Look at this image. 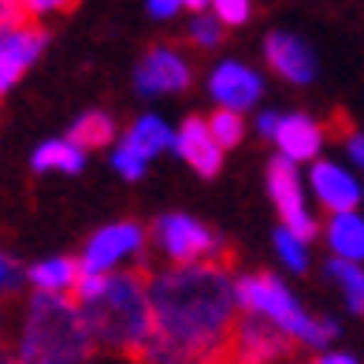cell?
Masks as SVG:
<instances>
[{
    "label": "cell",
    "mask_w": 364,
    "mask_h": 364,
    "mask_svg": "<svg viewBox=\"0 0 364 364\" xmlns=\"http://www.w3.org/2000/svg\"><path fill=\"white\" fill-rule=\"evenodd\" d=\"M71 138L86 149H105V145H115V119L108 112H82L75 127H71Z\"/></svg>",
    "instance_id": "ffe728a7"
},
{
    "label": "cell",
    "mask_w": 364,
    "mask_h": 364,
    "mask_svg": "<svg viewBox=\"0 0 364 364\" xmlns=\"http://www.w3.org/2000/svg\"><path fill=\"white\" fill-rule=\"evenodd\" d=\"M153 245L171 268H190V264H220L223 242L208 223H201L190 212H164L153 223Z\"/></svg>",
    "instance_id": "5b68a950"
},
{
    "label": "cell",
    "mask_w": 364,
    "mask_h": 364,
    "mask_svg": "<svg viewBox=\"0 0 364 364\" xmlns=\"http://www.w3.org/2000/svg\"><path fill=\"white\" fill-rule=\"evenodd\" d=\"M0 364H19V357L8 353V350H0Z\"/></svg>",
    "instance_id": "836d02e7"
},
{
    "label": "cell",
    "mask_w": 364,
    "mask_h": 364,
    "mask_svg": "<svg viewBox=\"0 0 364 364\" xmlns=\"http://www.w3.org/2000/svg\"><path fill=\"white\" fill-rule=\"evenodd\" d=\"M41 53H45V30L30 26V23L0 34V97L23 78L30 63H38Z\"/></svg>",
    "instance_id": "4fadbf2b"
},
{
    "label": "cell",
    "mask_w": 364,
    "mask_h": 364,
    "mask_svg": "<svg viewBox=\"0 0 364 364\" xmlns=\"http://www.w3.org/2000/svg\"><path fill=\"white\" fill-rule=\"evenodd\" d=\"M153 338L145 364H220L242 320L238 279L223 264L164 268L149 279Z\"/></svg>",
    "instance_id": "6da1fadb"
},
{
    "label": "cell",
    "mask_w": 364,
    "mask_h": 364,
    "mask_svg": "<svg viewBox=\"0 0 364 364\" xmlns=\"http://www.w3.org/2000/svg\"><path fill=\"white\" fill-rule=\"evenodd\" d=\"M342 149H346V156H350L353 168H364V134L353 127H346V134H342Z\"/></svg>",
    "instance_id": "f1b7e54d"
},
{
    "label": "cell",
    "mask_w": 364,
    "mask_h": 364,
    "mask_svg": "<svg viewBox=\"0 0 364 364\" xmlns=\"http://www.w3.org/2000/svg\"><path fill=\"white\" fill-rule=\"evenodd\" d=\"M26 23V11L19 0H0V34H8V30L23 26Z\"/></svg>",
    "instance_id": "83f0119b"
},
{
    "label": "cell",
    "mask_w": 364,
    "mask_h": 364,
    "mask_svg": "<svg viewBox=\"0 0 364 364\" xmlns=\"http://www.w3.org/2000/svg\"><path fill=\"white\" fill-rule=\"evenodd\" d=\"M26 19H45V15H56V11H68L75 0H19Z\"/></svg>",
    "instance_id": "4316f807"
},
{
    "label": "cell",
    "mask_w": 364,
    "mask_h": 364,
    "mask_svg": "<svg viewBox=\"0 0 364 364\" xmlns=\"http://www.w3.org/2000/svg\"><path fill=\"white\" fill-rule=\"evenodd\" d=\"M208 130L212 138L220 141V149H235L242 138H245V123H242V112H230V108H216L208 115Z\"/></svg>",
    "instance_id": "7402d4cb"
},
{
    "label": "cell",
    "mask_w": 364,
    "mask_h": 364,
    "mask_svg": "<svg viewBox=\"0 0 364 364\" xmlns=\"http://www.w3.org/2000/svg\"><path fill=\"white\" fill-rule=\"evenodd\" d=\"M190 41H193L197 48H208V53H212V48L223 41V23H220L212 11L193 15V23H190Z\"/></svg>",
    "instance_id": "cb8c5ba5"
},
{
    "label": "cell",
    "mask_w": 364,
    "mask_h": 364,
    "mask_svg": "<svg viewBox=\"0 0 364 364\" xmlns=\"http://www.w3.org/2000/svg\"><path fill=\"white\" fill-rule=\"evenodd\" d=\"M268 193H272V205L279 208V220H283L287 230H294L305 242L320 235V220L312 212V197H309L305 175L297 164H290L283 156H275L268 164Z\"/></svg>",
    "instance_id": "52a82bcc"
},
{
    "label": "cell",
    "mask_w": 364,
    "mask_h": 364,
    "mask_svg": "<svg viewBox=\"0 0 364 364\" xmlns=\"http://www.w3.org/2000/svg\"><path fill=\"white\" fill-rule=\"evenodd\" d=\"M149 15H153V19H160V23H168V19H175V15H182L186 11V4H182V0H149Z\"/></svg>",
    "instance_id": "f546056e"
},
{
    "label": "cell",
    "mask_w": 364,
    "mask_h": 364,
    "mask_svg": "<svg viewBox=\"0 0 364 364\" xmlns=\"http://www.w3.org/2000/svg\"><path fill=\"white\" fill-rule=\"evenodd\" d=\"M327 279L338 287L346 309L353 316H364V264H350V260H327Z\"/></svg>",
    "instance_id": "d6986e66"
},
{
    "label": "cell",
    "mask_w": 364,
    "mask_h": 364,
    "mask_svg": "<svg viewBox=\"0 0 364 364\" xmlns=\"http://www.w3.org/2000/svg\"><path fill=\"white\" fill-rule=\"evenodd\" d=\"M272 141L279 149V156L301 168V164L320 160L327 134H323V127L312 119V115H305V112H283V115H279V127H275Z\"/></svg>",
    "instance_id": "8fae6325"
},
{
    "label": "cell",
    "mask_w": 364,
    "mask_h": 364,
    "mask_svg": "<svg viewBox=\"0 0 364 364\" xmlns=\"http://www.w3.org/2000/svg\"><path fill=\"white\" fill-rule=\"evenodd\" d=\"M264 60L272 63V71L290 82V86H309L316 78V53L309 48V41H301L290 30H275L264 41Z\"/></svg>",
    "instance_id": "7c38bea8"
},
{
    "label": "cell",
    "mask_w": 364,
    "mask_h": 364,
    "mask_svg": "<svg viewBox=\"0 0 364 364\" xmlns=\"http://www.w3.org/2000/svg\"><path fill=\"white\" fill-rule=\"evenodd\" d=\"M23 279H26V268H19V264H15V257L0 253V297H4V294H15Z\"/></svg>",
    "instance_id": "484cf974"
},
{
    "label": "cell",
    "mask_w": 364,
    "mask_h": 364,
    "mask_svg": "<svg viewBox=\"0 0 364 364\" xmlns=\"http://www.w3.org/2000/svg\"><path fill=\"white\" fill-rule=\"evenodd\" d=\"M320 235L335 260L364 264V216L360 212H335V216H327Z\"/></svg>",
    "instance_id": "2e32d148"
},
{
    "label": "cell",
    "mask_w": 364,
    "mask_h": 364,
    "mask_svg": "<svg viewBox=\"0 0 364 364\" xmlns=\"http://www.w3.org/2000/svg\"><path fill=\"white\" fill-rule=\"evenodd\" d=\"M208 97L216 108H230V112H253L264 97V75L253 68V63L242 60H220L212 63V71L205 78Z\"/></svg>",
    "instance_id": "9c48e42d"
},
{
    "label": "cell",
    "mask_w": 364,
    "mask_h": 364,
    "mask_svg": "<svg viewBox=\"0 0 364 364\" xmlns=\"http://www.w3.org/2000/svg\"><path fill=\"white\" fill-rule=\"evenodd\" d=\"M182 4H186V11H193V15L212 11V0H182Z\"/></svg>",
    "instance_id": "d6a6232c"
},
{
    "label": "cell",
    "mask_w": 364,
    "mask_h": 364,
    "mask_svg": "<svg viewBox=\"0 0 364 364\" xmlns=\"http://www.w3.org/2000/svg\"><path fill=\"white\" fill-rule=\"evenodd\" d=\"M123 141H127L130 149H138L145 160H156L160 153H168V149L175 145V127L164 119V115L149 112V115H138V119L130 123V130L123 134Z\"/></svg>",
    "instance_id": "ac0fdd59"
},
{
    "label": "cell",
    "mask_w": 364,
    "mask_h": 364,
    "mask_svg": "<svg viewBox=\"0 0 364 364\" xmlns=\"http://www.w3.org/2000/svg\"><path fill=\"white\" fill-rule=\"evenodd\" d=\"M316 364H357V360H353L350 353H323Z\"/></svg>",
    "instance_id": "1f68e13d"
},
{
    "label": "cell",
    "mask_w": 364,
    "mask_h": 364,
    "mask_svg": "<svg viewBox=\"0 0 364 364\" xmlns=\"http://www.w3.org/2000/svg\"><path fill=\"white\" fill-rule=\"evenodd\" d=\"M134 86L141 97H171L193 86V63L171 45H156L141 56L134 71Z\"/></svg>",
    "instance_id": "30bf717a"
},
{
    "label": "cell",
    "mask_w": 364,
    "mask_h": 364,
    "mask_svg": "<svg viewBox=\"0 0 364 364\" xmlns=\"http://www.w3.org/2000/svg\"><path fill=\"white\" fill-rule=\"evenodd\" d=\"M279 115H283V112H275V108H268V112H260V115H257V134H260V138H268V141H272L275 127H279Z\"/></svg>",
    "instance_id": "4dcf8cb0"
},
{
    "label": "cell",
    "mask_w": 364,
    "mask_h": 364,
    "mask_svg": "<svg viewBox=\"0 0 364 364\" xmlns=\"http://www.w3.org/2000/svg\"><path fill=\"white\" fill-rule=\"evenodd\" d=\"M93 346V331L75 297L34 294L26 301L11 353L19 364H90Z\"/></svg>",
    "instance_id": "3957f363"
},
{
    "label": "cell",
    "mask_w": 364,
    "mask_h": 364,
    "mask_svg": "<svg viewBox=\"0 0 364 364\" xmlns=\"http://www.w3.org/2000/svg\"><path fill=\"white\" fill-rule=\"evenodd\" d=\"M145 245H149V230L141 223L115 220L93 230L78 264L86 275H115V272H127L134 260H141Z\"/></svg>",
    "instance_id": "8992f818"
},
{
    "label": "cell",
    "mask_w": 364,
    "mask_h": 364,
    "mask_svg": "<svg viewBox=\"0 0 364 364\" xmlns=\"http://www.w3.org/2000/svg\"><path fill=\"white\" fill-rule=\"evenodd\" d=\"M212 15L227 26H245L253 19V0H212Z\"/></svg>",
    "instance_id": "d4e9b609"
},
{
    "label": "cell",
    "mask_w": 364,
    "mask_h": 364,
    "mask_svg": "<svg viewBox=\"0 0 364 364\" xmlns=\"http://www.w3.org/2000/svg\"><path fill=\"white\" fill-rule=\"evenodd\" d=\"M238 309H242V316H257L264 323L279 327L290 342L312 346V350H323L338 335L335 320L309 316L301 301L294 297V290L279 275H268V272H253V275L238 279Z\"/></svg>",
    "instance_id": "277c9868"
},
{
    "label": "cell",
    "mask_w": 364,
    "mask_h": 364,
    "mask_svg": "<svg viewBox=\"0 0 364 364\" xmlns=\"http://www.w3.org/2000/svg\"><path fill=\"white\" fill-rule=\"evenodd\" d=\"M272 242H275V257H279V264H283L287 272H297V275L309 272V242L305 238H297L294 230L279 227Z\"/></svg>",
    "instance_id": "44dd1931"
},
{
    "label": "cell",
    "mask_w": 364,
    "mask_h": 364,
    "mask_svg": "<svg viewBox=\"0 0 364 364\" xmlns=\"http://www.w3.org/2000/svg\"><path fill=\"white\" fill-rule=\"evenodd\" d=\"M171 149L197 175H216L223 168V149L212 138L208 119H201V115H190V119H182V127H175V145Z\"/></svg>",
    "instance_id": "5bb4252c"
},
{
    "label": "cell",
    "mask_w": 364,
    "mask_h": 364,
    "mask_svg": "<svg viewBox=\"0 0 364 364\" xmlns=\"http://www.w3.org/2000/svg\"><path fill=\"white\" fill-rule=\"evenodd\" d=\"M112 168H115V175H123L127 182H138L145 175V168H149V160L138 153V149H130L127 141H115L112 145Z\"/></svg>",
    "instance_id": "603a6c76"
},
{
    "label": "cell",
    "mask_w": 364,
    "mask_h": 364,
    "mask_svg": "<svg viewBox=\"0 0 364 364\" xmlns=\"http://www.w3.org/2000/svg\"><path fill=\"white\" fill-rule=\"evenodd\" d=\"M75 301L86 312L93 342L112 353L141 357L153 338V301H149V279L134 272L115 275H86L75 287Z\"/></svg>",
    "instance_id": "7a4b0ae2"
},
{
    "label": "cell",
    "mask_w": 364,
    "mask_h": 364,
    "mask_svg": "<svg viewBox=\"0 0 364 364\" xmlns=\"http://www.w3.org/2000/svg\"><path fill=\"white\" fill-rule=\"evenodd\" d=\"M78 279H82V264L75 257H45L26 268V283L34 287V294H48V297H75Z\"/></svg>",
    "instance_id": "9a60e30c"
},
{
    "label": "cell",
    "mask_w": 364,
    "mask_h": 364,
    "mask_svg": "<svg viewBox=\"0 0 364 364\" xmlns=\"http://www.w3.org/2000/svg\"><path fill=\"white\" fill-rule=\"evenodd\" d=\"M34 171H45V175H78L86 168V149H82L71 134L68 138H48L34 149Z\"/></svg>",
    "instance_id": "e0dca14e"
},
{
    "label": "cell",
    "mask_w": 364,
    "mask_h": 364,
    "mask_svg": "<svg viewBox=\"0 0 364 364\" xmlns=\"http://www.w3.org/2000/svg\"><path fill=\"white\" fill-rule=\"evenodd\" d=\"M305 186H309V197L327 216H335V212H357L364 201V186H360L357 171L338 160H323V156L312 160L305 171Z\"/></svg>",
    "instance_id": "ba28073f"
}]
</instances>
